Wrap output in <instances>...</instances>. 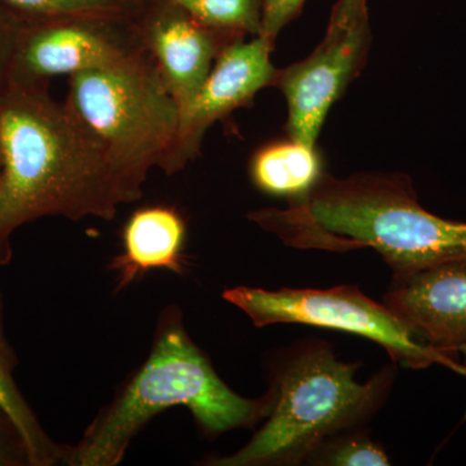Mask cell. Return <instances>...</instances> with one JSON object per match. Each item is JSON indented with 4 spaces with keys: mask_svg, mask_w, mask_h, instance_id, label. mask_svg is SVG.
I'll use <instances>...</instances> for the list:
<instances>
[{
    "mask_svg": "<svg viewBox=\"0 0 466 466\" xmlns=\"http://www.w3.org/2000/svg\"><path fill=\"white\" fill-rule=\"evenodd\" d=\"M275 400L274 386L259 400L232 391L189 339L180 319L173 317L159 327L146 363L92 422L81 443L67 451L66 461L76 466L118 464L135 435L168 408H188L204 431L219 434L257 424L268 417Z\"/></svg>",
    "mask_w": 466,
    "mask_h": 466,
    "instance_id": "3",
    "label": "cell"
},
{
    "mask_svg": "<svg viewBox=\"0 0 466 466\" xmlns=\"http://www.w3.org/2000/svg\"><path fill=\"white\" fill-rule=\"evenodd\" d=\"M186 222L174 208L156 205L137 208L122 231L124 251L112 260L119 287L133 283L149 269L182 274Z\"/></svg>",
    "mask_w": 466,
    "mask_h": 466,
    "instance_id": "12",
    "label": "cell"
},
{
    "mask_svg": "<svg viewBox=\"0 0 466 466\" xmlns=\"http://www.w3.org/2000/svg\"><path fill=\"white\" fill-rule=\"evenodd\" d=\"M0 266L12 233L45 217L110 220L142 196L128 186L101 143L50 85L0 86Z\"/></svg>",
    "mask_w": 466,
    "mask_h": 466,
    "instance_id": "1",
    "label": "cell"
},
{
    "mask_svg": "<svg viewBox=\"0 0 466 466\" xmlns=\"http://www.w3.org/2000/svg\"><path fill=\"white\" fill-rule=\"evenodd\" d=\"M223 299L242 309L258 328L299 323L342 330L379 343L401 366L425 370L441 364L466 377L458 355L419 341L385 303L375 302L357 287L341 285L327 290L238 287L226 290Z\"/></svg>",
    "mask_w": 466,
    "mask_h": 466,
    "instance_id": "6",
    "label": "cell"
},
{
    "mask_svg": "<svg viewBox=\"0 0 466 466\" xmlns=\"http://www.w3.org/2000/svg\"><path fill=\"white\" fill-rule=\"evenodd\" d=\"M21 21L46 20L69 15L121 11L131 0H0Z\"/></svg>",
    "mask_w": 466,
    "mask_h": 466,
    "instance_id": "17",
    "label": "cell"
},
{
    "mask_svg": "<svg viewBox=\"0 0 466 466\" xmlns=\"http://www.w3.org/2000/svg\"><path fill=\"white\" fill-rule=\"evenodd\" d=\"M3 156H2V146H0V171H2Z\"/></svg>",
    "mask_w": 466,
    "mask_h": 466,
    "instance_id": "23",
    "label": "cell"
},
{
    "mask_svg": "<svg viewBox=\"0 0 466 466\" xmlns=\"http://www.w3.org/2000/svg\"><path fill=\"white\" fill-rule=\"evenodd\" d=\"M0 466H32L20 429L0 406Z\"/></svg>",
    "mask_w": 466,
    "mask_h": 466,
    "instance_id": "19",
    "label": "cell"
},
{
    "mask_svg": "<svg viewBox=\"0 0 466 466\" xmlns=\"http://www.w3.org/2000/svg\"><path fill=\"white\" fill-rule=\"evenodd\" d=\"M458 352H459V355H461L462 357V366H464L465 370H466V343H464V345H461L460 346V348L458 349Z\"/></svg>",
    "mask_w": 466,
    "mask_h": 466,
    "instance_id": "22",
    "label": "cell"
},
{
    "mask_svg": "<svg viewBox=\"0 0 466 466\" xmlns=\"http://www.w3.org/2000/svg\"><path fill=\"white\" fill-rule=\"evenodd\" d=\"M333 8L337 11L345 12V14L368 12L367 0H339Z\"/></svg>",
    "mask_w": 466,
    "mask_h": 466,
    "instance_id": "21",
    "label": "cell"
},
{
    "mask_svg": "<svg viewBox=\"0 0 466 466\" xmlns=\"http://www.w3.org/2000/svg\"><path fill=\"white\" fill-rule=\"evenodd\" d=\"M383 303L426 343L459 357L466 343V266L394 278Z\"/></svg>",
    "mask_w": 466,
    "mask_h": 466,
    "instance_id": "11",
    "label": "cell"
},
{
    "mask_svg": "<svg viewBox=\"0 0 466 466\" xmlns=\"http://www.w3.org/2000/svg\"><path fill=\"white\" fill-rule=\"evenodd\" d=\"M204 25L235 34L259 36L265 0H175Z\"/></svg>",
    "mask_w": 466,
    "mask_h": 466,
    "instance_id": "15",
    "label": "cell"
},
{
    "mask_svg": "<svg viewBox=\"0 0 466 466\" xmlns=\"http://www.w3.org/2000/svg\"><path fill=\"white\" fill-rule=\"evenodd\" d=\"M290 247L348 251L370 248L406 278L434 267L466 266V222L443 219L420 205L404 174H323L285 208L248 216Z\"/></svg>",
    "mask_w": 466,
    "mask_h": 466,
    "instance_id": "2",
    "label": "cell"
},
{
    "mask_svg": "<svg viewBox=\"0 0 466 466\" xmlns=\"http://www.w3.org/2000/svg\"><path fill=\"white\" fill-rule=\"evenodd\" d=\"M260 36L229 45L220 52L208 78L180 112L179 134L171 174L196 158L208 128L236 109L253 104L260 90L275 85L278 67Z\"/></svg>",
    "mask_w": 466,
    "mask_h": 466,
    "instance_id": "10",
    "label": "cell"
},
{
    "mask_svg": "<svg viewBox=\"0 0 466 466\" xmlns=\"http://www.w3.org/2000/svg\"><path fill=\"white\" fill-rule=\"evenodd\" d=\"M357 366L343 363L324 343L302 348L279 370L275 406L247 446L214 465H299L333 435L354 431L381 407L391 370L360 383Z\"/></svg>",
    "mask_w": 466,
    "mask_h": 466,
    "instance_id": "4",
    "label": "cell"
},
{
    "mask_svg": "<svg viewBox=\"0 0 466 466\" xmlns=\"http://www.w3.org/2000/svg\"><path fill=\"white\" fill-rule=\"evenodd\" d=\"M142 51L133 0L121 11L21 21L5 82L50 85L55 76L103 69Z\"/></svg>",
    "mask_w": 466,
    "mask_h": 466,
    "instance_id": "7",
    "label": "cell"
},
{
    "mask_svg": "<svg viewBox=\"0 0 466 466\" xmlns=\"http://www.w3.org/2000/svg\"><path fill=\"white\" fill-rule=\"evenodd\" d=\"M249 171L259 191L290 200L306 195L324 174L317 148L289 137L257 150Z\"/></svg>",
    "mask_w": 466,
    "mask_h": 466,
    "instance_id": "13",
    "label": "cell"
},
{
    "mask_svg": "<svg viewBox=\"0 0 466 466\" xmlns=\"http://www.w3.org/2000/svg\"><path fill=\"white\" fill-rule=\"evenodd\" d=\"M372 34L368 12L332 9L323 41L309 57L278 70L274 87L288 104V137L317 148L328 112L360 75Z\"/></svg>",
    "mask_w": 466,
    "mask_h": 466,
    "instance_id": "8",
    "label": "cell"
},
{
    "mask_svg": "<svg viewBox=\"0 0 466 466\" xmlns=\"http://www.w3.org/2000/svg\"><path fill=\"white\" fill-rule=\"evenodd\" d=\"M3 311L5 306L0 294V406L20 429L29 451L32 466L56 464L60 460L66 459L67 451L48 437L15 381L17 357L5 336Z\"/></svg>",
    "mask_w": 466,
    "mask_h": 466,
    "instance_id": "14",
    "label": "cell"
},
{
    "mask_svg": "<svg viewBox=\"0 0 466 466\" xmlns=\"http://www.w3.org/2000/svg\"><path fill=\"white\" fill-rule=\"evenodd\" d=\"M306 0H265L259 36L274 48L279 34L302 14Z\"/></svg>",
    "mask_w": 466,
    "mask_h": 466,
    "instance_id": "18",
    "label": "cell"
},
{
    "mask_svg": "<svg viewBox=\"0 0 466 466\" xmlns=\"http://www.w3.org/2000/svg\"><path fill=\"white\" fill-rule=\"evenodd\" d=\"M144 51L157 66L180 112L208 78L220 52L244 36L204 25L175 0H133Z\"/></svg>",
    "mask_w": 466,
    "mask_h": 466,
    "instance_id": "9",
    "label": "cell"
},
{
    "mask_svg": "<svg viewBox=\"0 0 466 466\" xmlns=\"http://www.w3.org/2000/svg\"><path fill=\"white\" fill-rule=\"evenodd\" d=\"M21 20L0 3V86L7 81L16 52Z\"/></svg>",
    "mask_w": 466,
    "mask_h": 466,
    "instance_id": "20",
    "label": "cell"
},
{
    "mask_svg": "<svg viewBox=\"0 0 466 466\" xmlns=\"http://www.w3.org/2000/svg\"><path fill=\"white\" fill-rule=\"evenodd\" d=\"M66 101L137 195L152 168L171 174L180 109L148 52L69 76Z\"/></svg>",
    "mask_w": 466,
    "mask_h": 466,
    "instance_id": "5",
    "label": "cell"
},
{
    "mask_svg": "<svg viewBox=\"0 0 466 466\" xmlns=\"http://www.w3.org/2000/svg\"><path fill=\"white\" fill-rule=\"evenodd\" d=\"M309 464L332 466H388L382 446L361 431H342L324 441L308 460Z\"/></svg>",
    "mask_w": 466,
    "mask_h": 466,
    "instance_id": "16",
    "label": "cell"
}]
</instances>
